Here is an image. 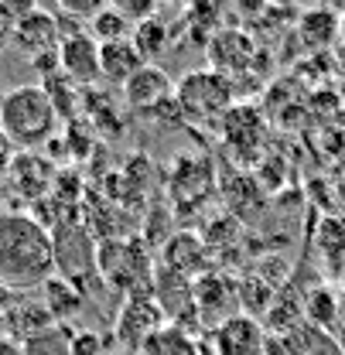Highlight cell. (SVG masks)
I'll use <instances>...</instances> for the list:
<instances>
[{
  "mask_svg": "<svg viewBox=\"0 0 345 355\" xmlns=\"http://www.w3.org/2000/svg\"><path fill=\"white\" fill-rule=\"evenodd\" d=\"M48 277H55L51 232L31 212L0 209V284L24 294L42 291Z\"/></svg>",
  "mask_w": 345,
  "mask_h": 355,
  "instance_id": "obj_1",
  "label": "cell"
},
{
  "mask_svg": "<svg viewBox=\"0 0 345 355\" xmlns=\"http://www.w3.org/2000/svg\"><path fill=\"white\" fill-rule=\"evenodd\" d=\"M58 113L42 86H14L0 96V130L17 150L48 147L58 133Z\"/></svg>",
  "mask_w": 345,
  "mask_h": 355,
  "instance_id": "obj_2",
  "label": "cell"
},
{
  "mask_svg": "<svg viewBox=\"0 0 345 355\" xmlns=\"http://www.w3.org/2000/svg\"><path fill=\"white\" fill-rule=\"evenodd\" d=\"M174 103L181 110V120L219 127L222 116L236 106V83L212 69H195L174 83Z\"/></svg>",
  "mask_w": 345,
  "mask_h": 355,
  "instance_id": "obj_3",
  "label": "cell"
},
{
  "mask_svg": "<svg viewBox=\"0 0 345 355\" xmlns=\"http://www.w3.org/2000/svg\"><path fill=\"white\" fill-rule=\"evenodd\" d=\"M51 246H55V273L86 294L89 284L99 277V266H96L99 246L89 236V229L83 222L58 219V225L51 229Z\"/></svg>",
  "mask_w": 345,
  "mask_h": 355,
  "instance_id": "obj_4",
  "label": "cell"
},
{
  "mask_svg": "<svg viewBox=\"0 0 345 355\" xmlns=\"http://www.w3.org/2000/svg\"><path fill=\"white\" fill-rule=\"evenodd\" d=\"M192 301H195V318L202 328H219L233 314H239V277L226 270H209L192 280Z\"/></svg>",
  "mask_w": 345,
  "mask_h": 355,
  "instance_id": "obj_5",
  "label": "cell"
},
{
  "mask_svg": "<svg viewBox=\"0 0 345 355\" xmlns=\"http://www.w3.org/2000/svg\"><path fill=\"white\" fill-rule=\"evenodd\" d=\"M205 55H209V69L226 76V79H239L253 69L257 62V44L243 28H219L216 35L205 42Z\"/></svg>",
  "mask_w": 345,
  "mask_h": 355,
  "instance_id": "obj_6",
  "label": "cell"
},
{
  "mask_svg": "<svg viewBox=\"0 0 345 355\" xmlns=\"http://www.w3.org/2000/svg\"><path fill=\"white\" fill-rule=\"evenodd\" d=\"M222 140L236 150L239 161H257L260 150H263V133H267V120H263V110H257L253 103H236L222 123H219Z\"/></svg>",
  "mask_w": 345,
  "mask_h": 355,
  "instance_id": "obj_7",
  "label": "cell"
},
{
  "mask_svg": "<svg viewBox=\"0 0 345 355\" xmlns=\"http://www.w3.org/2000/svg\"><path fill=\"white\" fill-rule=\"evenodd\" d=\"M165 324H168L165 311L158 304V297L147 294V291L127 294L124 308L117 314V335H120V342H127L133 349H140V345H144L154 331H161Z\"/></svg>",
  "mask_w": 345,
  "mask_h": 355,
  "instance_id": "obj_8",
  "label": "cell"
},
{
  "mask_svg": "<svg viewBox=\"0 0 345 355\" xmlns=\"http://www.w3.org/2000/svg\"><path fill=\"white\" fill-rule=\"evenodd\" d=\"M161 270L178 273L185 280H195L212 270V253L199 232H174L161 246Z\"/></svg>",
  "mask_w": 345,
  "mask_h": 355,
  "instance_id": "obj_9",
  "label": "cell"
},
{
  "mask_svg": "<svg viewBox=\"0 0 345 355\" xmlns=\"http://www.w3.org/2000/svg\"><path fill=\"white\" fill-rule=\"evenodd\" d=\"M212 355H263L267 349V328L263 321L250 314H233L229 321H222L212 328Z\"/></svg>",
  "mask_w": 345,
  "mask_h": 355,
  "instance_id": "obj_10",
  "label": "cell"
},
{
  "mask_svg": "<svg viewBox=\"0 0 345 355\" xmlns=\"http://www.w3.org/2000/svg\"><path fill=\"white\" fill-rule=\"evenodd\" d=\"M124 106L133 113H154L161 103H168L174 96L171 76L161 65H144L124 83Z\"/></svg>",
  "mask_w": 345,
  "mask_h": 355,
  "instance_id": "obj_11",
  "label": "cell"
},
{
  "mask_svg": "<svg viewBox=\"0 0 345 355\" xmlns=\"http://www.w3.org/2000/svg\"><path fill=\"white\" fill-rule=\"evenodd\" d=\"M58 24H55V14L48 10V7H31L21 21H17V28H14V38L10 44L31 62V58H38L44 51H55L58 48Z\"/></svg>",
  "mask_w": 345,
  "mask_h": 355,
  "instance_id": "obj_12",
  "label": "cell"
},
{
  "mask_svg": "<svg viewBox=\"0 0 345 355\" xmlns=\"http://www.w3.org/2000/svg\"><path fill=\"white\" fill-rule=\"evenodd\" d=\"M58 65L72 86L89 89L92 83H99V44L89 38V31L58 42Z\"/></svg>",
  "mask_w": 345,
  "mask_h": 355,
  "instance_id": "obj_13",
  "label": "cell"
},
{
  "mask_svg": "<svg viewBox=\"0 0 345 355\" xmlns=\"http://www.w3.org/2000/svg\"><path fill=\"white\" fill-rule=\"evenodd\" d=\"M55 175H58V171H55V164H51L48 157L35 154V150H17V157H14V164H10V171H7V181L14 184L17 195L38 202L44 195H51Z\"/></svg>",
  "mask_w": 345,
  "mask_h": 355,
  "instance_id": "obj_14",
  "label": "cell"
},
{
  "mask_svg": "<svg viewBox=\"0 0 345 355\" xmlns=\"http://www.w3.org/2000/svg\"><path fill=\"white\" fill-rule=\"evenodd\" d=\"M298 42L308 55H328V48L339 42V10L308 7L298 17Z\"/></svg>",
  "mask_w": 345,
  "mask_h": 355,
  "instance_id": "obj_15",
  "label": "cell"
},
{
  "mask_svg": "<svg viewBox=\"0 0 345 355\" xmlns=\"http://www.w3.org/2000/svg\"><path fill=\"white\" fill-rule=\"evenodd\" d=\"M3 328H7L10 338L28 342V338L42 335L48 328H55V318L48 314V308H44L38 297H24V294H21V301L3 314Z\"/></svg>",
  "mask_w": 345,
  "mask_h": 355,
  "instance_id": "obj_16",
  "label": "cell"
},
{
  "mask_svg": "<svg viewBox=\"0 0 345 355\" xmlns=\"http://www.w3.org/2000/svg\"><path fill=\"white\" fill-rule=\"evenodd\" d=\"M42 304L48 308V314L55 318V324H69V318H76L79 311L86 308V294L69 284L65 277H48L42 284Z\"/></svg>",
  "mask_w": 345,
  "mask_h": 355,
  "instance_id": "obj_17",
  "label": "cell"
},
{
  "mask_svg": "<svg viewBox=\"0 0 345 355\" xmlns=\"http://www.w3.org/2000/svg\"><path fill=\"white\" fill-rule=\"evenodd\" d=\"M137 69H144V58L137 55L130 38L127 42L99 44V79H106L113 86H124Z\"/></svg>",
  "mask_w": 345,
  "mask_h": 355,
  "instance_id": "obj_18",
  "label": "cell"
},
{
  "mask_svg": "<svg viewBox=\"0 0 345 355\" xmlns=\"http://www.w3.org/2000/svg\"><path fill=\"white\" fill-rule=\"evenodd\" d=\"M304 318H308V328L314 331H328L342 321V301L332 287H311L308 297H304Z\"/></svg>",
  "mask_w": 345,
  "mask_h": 355,
  "instance_id": "obj_19",
  "label": "cell"
},
{
  "mask_svg": "<svg viewBox=\"0 0 345 355\" xmlns=\"http://www.w3.org/2000/svg\"><path fill=\"white\" fill-rule=\"evenodd\" d=\"M130 42H133V48H137V55L144 58V65H154V62L168 51L171 31H168V24H165L161 17H151V21H140V24L133 28Z\"/></svg>",
  "mask_w": 345,
  "mask_h": 355,
  "instance_id": "obj_20",
  "label": "cell"
},
{
  "mask_svg": "<svg viewBox=\"0 0 345 355\" xmlns=\"http://www.w3.org/2000/svg\"><path fill=\"white\" fill-rule=\"evenodd\" d=\"M199 345L202 342L192 338V331H185L178 324H165L140 345V355H199Z\"/></svg>",
  "mask_w": 345,
  "mask_h": 355,
  "instance_id": "obj_21",
  "label": "cell"
},
{
  "mask_svg": "<svg viewBox=\"0 0 345 355\" xmlns=\"http://www.w3.org/2000/svg\"><path fill=\"white\" fill-rule=\"evenodd\" d=\"M318 253L325 266L339 277V270L345 266V219L342 216H325L318 225Z\"/></svg>",
  "mask_w": 345,
  "mask_h": 355,
  "instance_id": "obj_22",
  "label": "cell"
},
{
  "mask_svg": "<svg viewBox=\"0 0 345 355\" xmlns=\"http://www.w3.org/2000/svg\"><path fill=\"white\" fill-rule=\"evenodd\" d=\"M130 35H133V24H130L127 17L113 7V3H106L92 21H89V38L96 44H110V42H127Z\"/></svg>",
  "mask_w": 345,
  "mask_h": 355,
  "instance_id": "obj_23",
  "label": "cell"
},
{
  "mask_svg": "<svg viewBox=\"0 0 345 355\" xmlns=\"http://www.w3.org/2000/svg\"><path fill=\"white\" fill-rule=\"evenodd\" d=\"M72 335H76L72 324H55L42 335L21 342V349L24 355H72Z\"/></svg>",
  "mask_w": 345,
  "mask_h": 355,
  "instance_id": "obj_24",
  "label": "cell"
},
{
  "mask_svg": "<svg viewBox=\"0 0 345 355\" xmlns=\"http://www.w3.org/2000/svg\"><path fill=\"white\" fill-rule=\"evenodd\" d=\"M42 89L48 92V99H51V106H55V113H58V120H69V116H76V110H79V92L72 86L62 72L58 76H51V79H44Z\"/></svg>",
  "mask_w": 345,
  "mask_h": 355,
  "instance_id": "obj_25",
  "label": "cell"
},
{
  "mask_svg": "<svg viewBox=\"0 0 345 355\" xmlns=\"http://www.w3.org/2000/svg\"><path fill=\"white\" fill-rule=\"evenodd\" d=\"M31 7H35V3H0V51L10 44L17 21H21Z\"/></svg>",
  "mask_w": 345,
  "mask_h": 355,
  "instance_id": "obj_26",
  "label": "cell"
},
{
  "mask_svg": "<svg viewBox=\"0 0 345 355\" xmlns=\"http://www.w3.org/2000/svg\"><path fill=\"white\" fill-rule=\"evenodd\" d=\"M72 355H103L99 331H76L72 335Z\"/></svg>",
  "mask_w": 345,
  "mask_h": 355,
  "instance_id": "obj_27",
  "label": "cell"
},
{
  "mask_svg": "<svg viewBox=\"0 0 345 355\" xmlns=\"http://www.w3.org/2000/svg\"><path fill=\"white\" fill-rule=\"evenodd\" d=\"M263 355H308L304 349H294L291 338H277V335H267V349Z\"/></svg>",
  "mask_w": 345,
  "mask_h": 355,
  "instance_id": "obj_28",
  "label": "cell"
},
{
  "mask_svg": "<svg viewBox=\"0 0 345 355\" xmlns=\"http://www.w3.org/2000/svg\"><path fill=\"white\" fill-rule=\"evenodd\" d=\"M14 157H17V147L10 144V137L0 130V178H7L10 171V164H14Z\"/></svg>",
  "mask_w": 345,
  "mask_h": 355,
  "instance_id": "obj_29",
  "label": "cell"
},
{
  "mask_svg": "<svg viewBox=\"0 0 345 355\" xmlns=\"http://www.w3.org/2000/svg\"><path fill=\"white\" fill-rule=\"evenodd\" d=\"M17 301H21V294H17V291H10V287H3V284H0V318H3V314H7V311L14 308V304H17Z\"/></svg>",
  "mask_w": 345,
  "mask_h": 355,
  "instance_id": "obj_30",
  "label": "cell"
},
{
  "mask_svg": "<svg viewBox=\"0 0 345 355\" xmlns=\"http://www.w3.org/2000/svg\"><path fill=\"white\" fill-rule=\"evenodd\" d=\"M0 355H24V349H21V342L17 338H0Z\"/></svg>",
  "mask_w": 345,
  "mask_h": 355,
  "instance_id": "obj_31",
  "label": "cell"
},
{
  "mask_svg": "<svg viewBox=\"0 0 345 355\" xmlns=\"http://www.w3.org/2000/svg\"><path fill=\"white\" fill-rule=\"evenodd\" d=\"M339 42L345 48V10H339Z\"/></svg>",
  "mask_w": 345,
  "mask_h": 355,
  "instance_id": "obj_32",
  "label": "cell"
},
{
  "mask_svg": "<svg viewBox=\"0 0 345 355\" xmlns=\"http://www.w3.org/2000/svg\"><path fill=\"white\" fill-rule=\"evenodd\" d=\"M339 287H342V294H345V266L339 270Z\"/></svg>",
  "mask_w": 345,
  "mask_h": 355,
  "instance_id": "obj_33",
  "label": "cell"
},
{
  "mask_svg": "<svg viewBox=\"0 0 345 355\" xmlns=\"http://www.w3.org/2000/svg\"><path fill=\"white\" fill-rule=\"evenodd\" d=\"M0 338H7V328H3V318H0Z\"/></svg>",
  "mask_w": 345,
  "mask_h": 355,
  "instance_id": "obj_34",
  "label": "cell"
}]
</instances>
